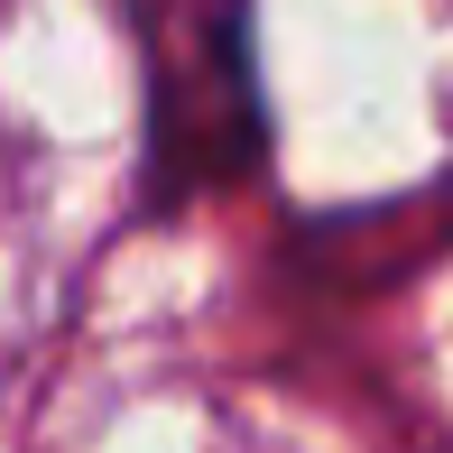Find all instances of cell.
I'll return each mask as SVG.
<instances>
[{"label": "cell", "mask_w": 453, "mask_h": 453, "mask_svg": "<svg viewBox=\"0 0 453 453\" xmlns=\"http://www.w3.org/2000/svg\"><path fill=\"white\" fill-rule=\"evenodd\" d=\"M157 47V157L176 176L250 167V47H241V0H176Z\"/></svg>", "instance_id": "6da1fadb"}]
</instances>
